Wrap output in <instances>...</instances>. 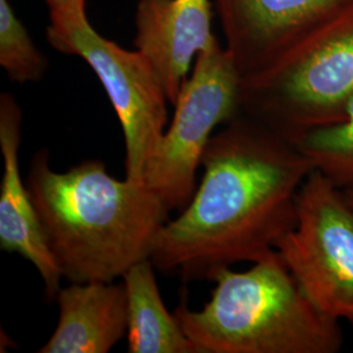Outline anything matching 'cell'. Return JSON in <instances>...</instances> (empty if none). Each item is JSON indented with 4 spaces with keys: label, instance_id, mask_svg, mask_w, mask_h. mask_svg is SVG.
Listing matches in <instances>:
<instances>
[{
    "label": "cell",
    "instance_id": "obj_1",
    "mask_svg": "<svg viewBox=\"0 0 353 353\" xmlns=\"http://www.w3.org/2000/svg\"><path fill=\"white\" fill-rule=\"evenodd\" d=\"M202 168L191 201L165 223L150 256L157 270L186 283L276 252L316 169L296 141L242 113L211 138Z\"/></svg>",
    "mask_w": 353,
    "mask_h": 353
},
{
    "label": "cell",
    "instance_id": "obj_2",
    "mask_svg": "<svg viewBox=\"0 0 353 353\" xmlns=\"http://www.w3.org/2000/svg\"><path fill=\"white\" fill-rule=\"evenodd\" d=\"M26 186L48 248L70 283L123 278L150 259L170 214L144 182L115 178L101 160L54 170L46 148L34 153Z\"/></svg>",
    "mask_w": 353,
    "mask_h": 353
},
{
    "label": "cell",
    "instance_id": "obj_3",
    "mask_svg": "<svg viewBox=\"0 0 353 353\" xmlns=\"http://www.w3.org/2000/svg\"><path fill=\"white\" fill-rule=\"evenodd\" d=\"M211 300L201 310L174 312L198 353H336L341 322L305 294L276 252L246 271L214 272Z\"/></svg>",
    "mask_w": 353,
    "mask_h": 353
},
{
    "label": "cell",
    "instance_id": "obj_4",
    "mask_svg": "<svg viewBox=\"0 0 353 353\" xmlns=\"http://www.w3.org/2000/svg\"><path fill=\"white\" fill-rule=\"evenodd\" d=\"M353 101V1L275 62L241 80L240 113L297 141Z\"/></svg>",
    "mask_w": 353,
    "mask_h": 353
},
{
    "label": "cell",
    "instance_id": "obj_5",
    "mask_svg": "<svg viewBox=\"0 0 353 353\" xmlns=\"http://www.w3.org/2000/svg\"><path fill=\"white\" fill-rule=\"evenodd\" d=\"M242 76L227 49L202 51L181 89L170 126L152 153L143 182L169 212H179L196 190V173L214 128L240 113Z\"/></svg>",
    "mask_w": 353,
    "mask_h": 353
},
{
    "label": "cell",
    "instance_id": "obj_6",
    "mask_svg": "<svg viewBox=\"0 0 353 353\" xmlns=\"http://www.w3.org/2000/svg\"><path fill=\"white\" fill-rule=\"evenodd\" d=\"M276 250L321 312L353 323V212L319 170L303 182L296 225Z\"/></svg>",
    "mask_w": 353,
    "mask_h": 353
},
{
    "label": "cell",
    "instance_id": "obj_7",
    "mask_svg": "<svg viewBox=\"0 0 353 353\" xmlns=\"http://www.w3.org/2000/svg\"><path fill=\"white\" fill-rule=\"evenodd\" d=\"M46 38L55 50L81 58L96 74L123 132L126 176L143 182L168 123L169 99L151 63L139 51L99 34L88 17L72 26H49Z\"/></svg>",
    "mask_w": 353,
    "mask_h": 353
},
{
    "label": "cell",
    "instance_id": "obj_8",
    "mask_svg": "<svg viewBox=\"0 0 353 353\" xmlns=\"http://www.w3.org/2000/svg\"><path fill=\"white\" fill-rule=\"evenodd\" d=\"M225 49L242 77L275 62L353 0H214Z\"/></svg>",
    "mask_w": 353,
    "mask_h": 353
},
{
    "label": "cell",
    "instance_id": "obj_9",
    "mask_svg": "<svg viewBox=\"0 0 353 353\" xmlns=\"http://www.w3.org/2000/svg\"><path fill=\"white\" fill-rule=\"evenodd\" d=\"M210 0H139L135 48L151 63L174 103L202 51L216 46Z\"/></svg>",
    "mask_w": 353,
    "mask_h": 353
},
{
    "label": "cell",
    "instance_id": "obj_10",
    "mask_svg": "<svg viewBox=\"0 0 353 353\" xmlns=\"http://www.w3.org/2000/svg\"><path fill=\"white\" fill-rule=\"evenodd\" d=\"M23 112L11 93L0 94V152L3 176L0 183V249L19 254L37 270L45 296L54 301L61 290L62 272L45 240L26 181L21 176L19 151Z\"/></svg>",
    "mask_w": 353,
    "mask_h": 353
},
{
    "label": "cell",
    "instance_id": "obj_11",
    "mask_svg": "<svg viewBox=\"0 0 353 353\" xmlns=\"http://www.w3.org/2000/svg\"><path fill=\"white\" fill-rule=\"evenodd\" d=\"M58 323L38 353H108L127 336L125 284L70 283L57 296Z\"/></svg>",
    "mask_w": 353,
    "mask_h": 353
},
{
    "label": "cell",
    "instance_id": "obj_12",
    "mask_svg": "<svg viewBox=\"0 0 353 353\" xmlns=\"http://www.w3.org/2000/svg\"><path fill=\"white\" fill-rule=\"evenodd\" d=\"M151 259L132 265L123 275L128 303L130 353H198L176 314L166 309Z\"/></svg>",
    "mask_w": 353,
    "mask_h": 353
},
{
    "label": "cell",
    "instance_id": "obj_13",
    "mask_svg": "<svg viewBox=\"0 0 353 353\" xmlns=\"http://www.w3.org/2000/svg\"><path fill=\"white\" fill-rule=\"evenodd\" d=\"M296 143L338 188L353 185V101L343 121L313 130Z\"/></svg>",
    "mask_w": 353,
    "mask_h": 353
},
{
    "label": "cell",
    "instance_id": "obj_14",
    "mask_svg": "<svg viewBox=\"0 0 353 353\" xmlns=\"http://www.w3.org/2000/svg\"><path fill=\"white\" fill-rule=\"evenodd\" d=\"M0 65L19 84L37 83L49 68V61L38 50L10 0H0Z\"/></svg>",
    "mask_w": 353,
    "mask_h": 353
},
{
    "label": "cell",
    "instance_id": "obj_15",
    "mask_svg": "<svg viewBox=\"0 0 353 353\" xmlns=\"http://www.w3.org/2000/svg\"><path fill=\"white\" fill-rule=\"evenodd\" d=\"M50 13V26H72L87 17L85 0H45Z\"/></svg>",
    "mask_w": 353,
    "mask_h": 353
},
{
    "label": "cell",
    "instance_id": "obj_16",
    "mask_svg": "<svg viewBox=\"0 0 353 353\" xmlns=\"http://www.w3.org/2000/svg\"><path fill=\"white\" fill-rule=\"evenodd\" d=\"M341 190V192H343V196H344V199H345V202L350 205V208H351V211L353 212V185L347 186V188H343V189Z\"/></svg>",
    "mask_w": 353,
    "mask_h": 353
}]
</instances>
